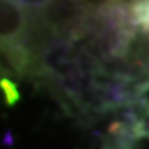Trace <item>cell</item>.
I'll return each instance as SVG.
<instances>
[{
  "label": "cell",
  "mask_w": 149,
  "mask_h": 149,
  "mask_svg": "<svg viewBox=\"0 0 149 149\" xmlns=\"http://www.w3.org/2000/svg\"><path fill=\"white\" fill-rule=\"evenodd\" d=\"M2 74H4V70H2V67H0V77H2Z\"/></svg>",
  "instance_id": "6"
},
{
  "label": "cell",
  "mask_w": 149,
  "mask_h": 149,
  "mask_svg": "<svg viewBox=\"0 0 149 149\" xmlns=\"http://www.w3.org/2000/svg\"><path fill=\"white\" fill-rule=\"evenodd\" d=\"M22 2V6L27 9V11L31 13V9H34V11H40V13H43L45 9L54 2V0H20Z\"/></svg>",
  "instance_id": "5"
},
{
  "label": "cell",
  "mask_w": 149,
  "mask_h": 149,
  "mask_svg": "<svg viewBox=\"0 0 149 149\" xmlns=\"http://www.w3.org/2000/svg\"><path fill=\"white\" fill-rule=\"evenodd\" d=\"M31 27V13L20 0H0V52L20 74H34Z\"/></svg>",
  "instance_id": "1"
},
{
  "label": "cell",
  "mask_w": 149,
  "mask_h": 149,
  "mask_svg": "<svg viewBox=\"0 0 149 149\" xmlns=\"http://www.w3.org/2000/svg\"><path fill=\"white\" fill-rule=\"evenodd\" d=\"M149 136V113L133 110L115 120L106 138V149H135L144 138Z\"/></svg>",
  "instance_id": "2"
},
{
  "label": "cell",
  "mask_w": 149,
  "mask_h": 149,
  "mask_svg": "<svg viewBox=\"0 0 149 149\" xmlns=\"http://www.w3.org/2000/svg\"><path fill=\"white\" fill-rule=\"evenodd\" d=\"M117 7H120L124 9V11L127 13H131V16L138 11H142V9L149 7V0H117Z\"/></svg>",
  "instance_id": "4"
},
{
  "label": "cell",
  "mask_w": 149,
  "mask_h": 149,
  "mask_svg": "<svg viewBox=\"0 0 149 149\" xmlns=\"http://www.w3.org/2000/svg\"><path fill=\"white\" fill-rule=\"evenodd\" d=\"M111 2H113V0H76V4L81 9L90 11V13H95V15H101L104 11H108Z\"/></svg>",
  "instance_id": "3"
}]
</instances>
